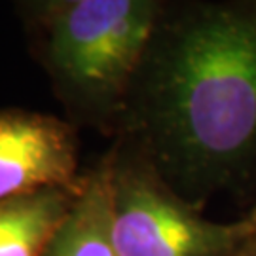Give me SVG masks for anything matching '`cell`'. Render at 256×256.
<instances>
[{"label":"cell","instance_id":"obj_1","mask_svg":"<svg viewBox=\"0 0 256 256\" xmlns=\"http://www.w3.org/2000/svg\"><path fill=\"white\" fill-rule=\"evenodd\" d=\"M140 72L142 128L182 182L222 184L254 162L256 8L203 6L158 27Z\"/></svg>","mask_w":256,"mask_h":256},{"label":"cell","instance_id":"obj_6","mask_svg":"<svg viewBox=\"0 0 256 256\" xmlns=\"http://www.w3.org/2000/svg\"><path fill=\"white\" fill-rule=\"evenodd\" d=\"M112 160L86 180L44 256H120L110 232Z\"/></svg>","mask_w":256,"mask_h":256},{"label":"cell","instance_id":"obj_8","mask_svg":"<svg viewBox=\"0 0 256 256\" xmlns=\"http://www.w3.org/2000/svg\"><path fill=\"white\" fill-rule=\"evenodd\" d=\"M236 256H256V248H243V250L238 252Z\"/></svg>","mask_w":256,"mask_h":256},{"label":"cell","instance_id":"obj_3","mask_svg":"<svg viewBox=\"0 0 256 256\" xmlns=\"http://www.w3.org/2000/svg\"><path fill=\"white\" fill-rule=\"evenodd\" d=\"M110 232L120 256H228L252 238L247 222L202 218L160 176L116 160L110 174Z\"/></svg>","mask_w":256,"mask_h":256},{"label":"cell","instance_id":"obj_4","mask_svg":"<svg viewBox=\"0 0 256 256\" xmlns=\"http://www.w3.org/2000/svg\"><path fill=\"white\" fill-rule=\"evenodd\" d=\"M76 137L63 120L23 108L0 110V203L42 190L80 192Z\"/></svg>","mask_w":256,"mask_h":256},{"label":"cell","instance_id":"obj_5","mask_svg":"<svg viewBox=\"0 0 256 256\" xmlns=\"http://www.w3.org/2000/svg\"><path fill=\"white\" fill-rule=\"evenodd\" d=\"M78 194L42 190L0 203V256H44Z\"/></svg>","mask_w":256,"mask_h":256},{"label":"cell","instance_id":"obj_2","mask_svg":"<svg viewBox=\"0 0 256 256\" xmlns=\"http://www.w3.org/2000/svg\"><path fill=\"white\" fill-rule=\"evenodd\" d=\"M152 0H66L44 10L48 57L72 92L112 101L137 80L160 27Z\"/></svg>","mask_w":256,"mask_h":256},{"label":"cell","instance_id":"obj_7","mask_svg":"<svg viewBox=\"0 0 256 256\" xmlns=\"http://www.w3.org/2000/svg\"><path fill=\"white\" fill-rule=\"evenodd\" d=\"M247 222V226L250 228V232H252V236H256V207L252 209V212L248 214V218L245 220Z\"/></svg>","mask_w":256,"mask_h":256}]
</instances>
